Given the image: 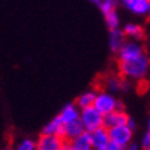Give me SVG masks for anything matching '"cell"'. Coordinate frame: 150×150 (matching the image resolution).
Masks as SVG:
<instances>
[{
    "mask_svg": "<svg viewBox=\"0 0 150 150\" xmlns=\"http://www.w3.org/2000/svg\"><path fill=\"white\" fill-rule=\"evenodd\" d=\"M127 37L124 35L123 29H116V30H110L109 35V47L110 50L117 54L118 51L121 50V47L125 44Z\"/></svg>",
    "mask_w": 150,
    "mask_h": 150,
    "instance_id": "14",
    "label": "cell"
},
{
    "mask_svg": "<svg viewBox=\"0 0 150 150\" xmlns=\"http://www.w3.org/2000/svg\"><path fill=\"white\" fill-rule=\"evenodd\" d=\"M127 125L131 128L132 131H135V128H137V123H135V120H134V118H131V117H129V120H128Z\"/></svg>",
    "mask_w": 150,
    "mask_h": 150,
    "instance_id": "22",
    "label": "cell"
},
{
    "mask_svg": "<svg viewBox=\"0 0 150 150\" xmlns=\"http://www.w3.org/2000/svg\"><path fill=\"white\" fill-rule=\"evenodd\" d=\"M15 150H37L36 141L32 138H23L17 143Z\"/></svg>",
    "mask_w": 150,
    "mask_h": 150,
    "instance_id": "18",
    "label": "cell"
},
{
    "mask_svg": "<svg viewBox=\"0 0 150 150\" xmlns=\"http://www.w3.org/2000/svg\"><path fill=\"white\" fill-rule=\"evenodd\" d=\"M121 4L125 10L134 15H147V10H149V0H120Z\"/></svg>",
    "mask_w": 150,
    "mask_h": 150,
    "instance_id": "8",
    "label": "cell"
},
{
    "mask_svg": "<svg viewBox=\"0 0 150 150\" xmlns=\"http://www.w3.org/2000/svg\"><path fill=\"white\" fill-rule=\"evenodd\" d=\"M146 150H150V147H149V149H146Z\"/></svg>",
    "mask_w": 150,
    "mask_h": 150,
    "instance_id": "30",
    "label": "cell"
},
{
    "mask_svg": "<svg viewBox=\"0 0 150 150\" xmlns=\"http://www.w3.org/2000/svg\"><path fill=\"white\" fill-rule=\"evenodd\" d=\"M96 94H98V91H95V90H88V91L83 92L81 95L77 98V100H76V105H77L79 108H80V110L94 106V102H95Z\"/></svg>",
    "mask_w": 150,
    "mask_h": 150,
    "instance_id": "15",
    "label": "cell"
},
{
    "mask_svg": "<svg viewBox=\"0 0 150 150\" xmlns=\"http://www.w3.org/2000/svg\"><path fill=\"white\" fill-rule=\"evenodd\" d=\"M125 150H139V145H137V143L132 142L131 145H128L127 147H125Z\"/></svg>",
    "mask_w": 150,
    "mask_h": 150,
    "instance_id": "23",
    "label": "cell"
},
{
    "mask_svg": "<svg viewBox=\"0 0 150 150\" xmlns=\"http://www.w3.org/2000/svg\"><path fill=\"white\" fill-rule=\"evenodd\" d=\"M118 72L125 80L141 81L147 76L150 57L139 41L128 40L117 52Z\"/></svg>",
    "mask_w": 150,
    "mask_h": 150,
    "instance_id": "1",
    "label": "cell"
},
{
    "mask_svg": "<svg viewBox=\"0 0 150 150\" xmlns=\"http://www.w3.org/2000/svg\"><path fill=\"white\" fill-rule=\"evenodd\" d=\"M105 18V23L106 26L109 28V30H116V29H120V17H118L117 11H112V13L103 15Z\"/></svg>",
    "mask_w": 150,
    "mask_h": 150,
    "instance_id": "16",
    "label": "cell"
},
{
    "mask_svg": "<svg viewBox=\"0 0 150 150\" xmlns=\"http://www.w3.org/2000/svg\"><path fill=\"white\" fill-rule=\"evenodd\" d=\"M37 150H61L66 146V141L57 135L43 134L36 139Z\"/></svg>",
    "mask_w": 150,
    "mask_h": 150,
    "instance_id": "4",
    "label": "cell"
},
{
    "mask_svg": "<svg viewBox=\"0 0 150 150\" xmlns=\"http://www.w3.org/2000/svg\"><path fill=\"white\" fill-rule=\"evenodd\" d=\"M128 120H129V116H128L124 110H116L113 113L105 116L103 127L110 129V128L120 127V125H127Z\"/></svg>",
    "mask_w": 150,
    "mask_h": 150,
    "instance_id": "7",
    "label": "cell"
},
{
    "mask_svg": "<svg viewBox=\"0 0 150 150\" xmlns=\"http://www.w3.org/2000/svg\"><path fill=\"white\" fill-rule=\"evenodd\" d=\"M90 135H91V142H92L94 150H106L109 143L112 142L109 137V129L105 127L91 132Z\"/></svg>",
    "mask_w": 150,
    "mask_h": 150,
    "instance_id": "6",
    "label": "cell"
},
{
    "mask_svg": "<svg viewBox=\"0 0 150 150\" xmlns=\"http://www.w3.org/2000/svg\"><path fill=\"white\" fill-rule=\"evenodd\" d=\"M64 132H65V124L59 116L51 118L50 121L44 125V128H43V134L57 135V137H61V138H64Z\"/></svg>",
    "mask_w": 150,
    "mask_h": 150,
    "instance_id": "11",
    "label": "cell"
},
{
    "mask_svg": "<svg viewBox=\"0 0 150 150\" xmlns=\"http://www.w3.org/2000/svg\"><path fill=\"white\" fill-rule=\"evenodd\" d=\"M84 132H86V129H84V127H83V124L80 120L73 121V123H69V124H65L64 139L66 142L73 141V139H76L77 137L83 135Z\"/></svg>",
    "mask_w": 150,
    "mask_h": 150,
    "instance_id": "13",
    "label": "cell"
},
{
    "mask_svg": "<svg viewBox=\"0 0 150 150\" xmlns=\"http://www.w3.org/2000/svg\"><path fill=\"white\" fill-rule=\"evenodd\" d=\"M109 137L112 142H116L118 145L125 146L132 143V138H134V131L128 125H120V127H114L109 129Z\"/></svg>",
    "mask_w": 150,
    "mask_h": 150,
    "instance_id": "5",
    "label": "cell"
},
{
    "mask_svg": "<svg viewBox=\"0 0 150 150\" xmlns=\"http://www.w3.org/2000/svg\"><path fill=\"white\" fill-rule=\"evenodd\" d=\"M118 0H100L99 3V10L102 11L103 15L112 13V11H116V7H117Z\"/></svg>",
    "mask_w": 150,
    "mask_h": 150,
    "instance_id": "19",
    "label": "cell"
},
{
    "mask_svg": "<svg viewBox=\"0 0 150 150\" xmlns=\"http://www.w3.org/2000/svg\"><path fill=\"white\" fill-rule=\"evenodd\" d=\"M123 87V80H120L117 76H110L106 79V90L109 92H117Z\"/></svg>",
    "mask_w": 150,
    "mask_h": 150,
    "instance_id": "17",
    "label": "cell"
},
{
    "mask_svg": "<svg viewBox=\"0 0 150 150\" xmlns=\"http://www.w3.org/2000/svg\"><path fill=\"white\" fill-rule=\"evenodd\" d=\"M3 150H15V149H13V147H6V149H3Z\"/></svg>",
    "mask_w": 150,
    "mask_h": 150,
    "instance_id": "28",
    "label": "cell"
},
{
    "mask_svg": "<svg viewBox=\"0 0 150 150\" xmlns=\"http://www.w3.org/2000/svg\"><path fill=\"white\" fill-rule=\"evenodd\" d=\"M146 52H147L150 57V35L146 37Z\"/></svg>",
    "mask_w": 150,
    "mask_h": 150,
    "instance_id": "24",
    "label": "cell"
},
{
    "mask_svg": "<svg viewBox=\"0 0 150 150\" xmlns=\"http://www.w3.org/2000/svg\"><path fill=\"white\" fill-rule=\"evenodd\" d=\"M66 149L68 150H94L91 142V135L88 132H84L83 135L77 137L73 141L66 142Z\"/></svg>",
    "mask_w": 150,
    "mask_h": 150,
    "instance_id": "10",
    "label": "cell"
},
{
    "mask_svg": "<svg viewBox=\"0 0 150 150\" xmlns=\"http://www.w3.org/2000/svg\"><path fill=\"white\" fill-rule=\"evenodd\" d=\"M147 15H150V0H149V10H147Z\"/></svg>",
    "mask_w": 150,
    "mask_h": 150,
    "instance_id": "27",
    "label": "cell"
},
{
    "mask_svg": "<svg viewBox=\"0 0 150 150\" xmlns=\"http://www.w3.org/2000/svg\"><path fill=\"white\" fill-rule=\"evenodd\" d=\"M103 120L105 116L100 114L94 106L81 109V112H80V121H81L86 132H88V134L103 127Z\"/></svg>",
    "mask_w": 150,
    "mask_h": 150,
    "instance_id": "3",
    "label": "cell"
},
{
    "mask_svg": "<svg viewBox=\"0 0 150 150\" xmlns=\"http://www.w3.org/2000/svg\"><path fill=\"white\" fill-rule=\"evenodd\" d=\"M123 32L125 35V37L131 39V40H135V41H139L145 37V29H143V26L135 22L125 23L123 28Z\"/></svg>",
    "mask_w": 150,
    "mask_h": 150,
    "instance_id": "12",
    "label": "cell"
},
{
    "mask_svg": "<svg viewBox=\"0 0 150 150\" xmlns=\"http://www.w3.org/2000/svg\"><path fill=\"white\" fill-rule=\"evenodd\" d=\"M141 147L143 150H146V149H149V147H150V132H146L145 135L142 137Z\"/></svg>",
    "mask_w": 150,
    "mask_h": 150,
    "instance_id": "20",
    "label": "cell"
},
{
    "mask_svg": "<svg viewBox=\"0 0 150 150\" xmlns=\"http://www.w3.org/2000/svg\"><path fill=\"white\" fill-rule=\"evenodd\" d=\"M88 1H91V3H98V4L100 3V0H88Z\"/></svg>",
    "mask_w": 150,
    "mask_h": 150,
    "instance_id": "26",
    "label": "cell"
},
{
    "mask_svg": "<svg viewBox=\"0 0 150 150\" xmlns=\"http://www.w3.org/2000/svg\"><path fill=\"white\" fill-rule=\"evenodd\" d=\"M147 132H150V116L147 117Z\"/></svg>",
    "mask_w": 150,
    "mask_h": 150,
    "instance_id": "25",
    "label": "cell"
},
{
    "mask_svg": "<svg viewBox=\"0 0 150 150\" xmlns=\"http://www.w3.org/2000/svg\"><path fill=\"white\" fill-rule=\"evenodd\" d=\"M94 108H95L100 114L108 116V114L113 113L116 110H124V105L121 100H118L116 96L109 91H98L94 102Z\"/></svg>",
    "mask_w": 150,
    "mask_h": 150,
    "instance_id": "2",
    "label": "cell"
},
{
    "mask_svg": "<svg viewBox=\"0 0 150 150\" xmlns=\"http://www.w3.org/2000/svg\"><path fill=\"white\" fill-rule=\"evenodd\" d=\"M61 150H68V149H66V146H65V147H64V149H61Z\"/></svg>",
    "mask_w": 150,
    "mask_h": 150,
    "instance_id": "29",
    "label": "cell"
},
{
    "mask_svg": "<svg viewBox=\"0 0 150 150\" xmlns=\"http://www.w3.org/2000/svg\"><path fill=\"white\" fill-rule=\"evenodd\" d=\"M106 150H125V146L118 145V143H116V142H110Z\"/></svg>",
    "mask_w": 150,
    "mask_h": 150,
    "instance_id": "21",
    "label": "cell"
},
{
    "mask_svg": "<svg viewBox=\"0 0 150 150\" xmlns=\"http://www.w3.org/2000/svg\"><path fill=\"white\" fill-rule=\"evenodd\" d=\"M80 108H79L76 102L74 103H66L62 108V110L59 112V117L61 120L64 121V124H69V123H73V121H77L80 120Z\"/></svg>",
    "mask_w": 150,
    "mask_h": 150,
    "instance_id": "9",
    "label": "cell"
}]
</instances>
